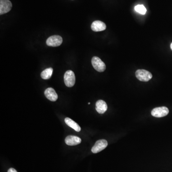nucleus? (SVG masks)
I'll return each mask as SVG.
<instances>
[{
  "label": "nucleus",
  "instance_id": "obj_13",
  "mask_svg": "<svg viewBox=\"0 0 172 172\" xmlns=\"http://www.w3.org/2000/svg\"><path fill=\"white\" fill-rule=\"evenodd\" d=\"M53 71V69L51 68L45 69L42 72L41 74V77L44 79H49L52 76Z\"/></svg>",
  "mask_w": 172,
  "mask_h": 172
},
{
  "label": "nucleus",
  "instance_id": "obj_17",
  "mask_svg": "<svg viewBox=\"0 0 172 172\" xmlns=\"http://www.w3.org/2000/svg\"><path fill=\"white\" fill-rule=\"evenodd\" d=\"M90 103H88V104L90 105Z\"/></svg>",
  "mask_w": 172,
  "mask_h": 172
},
{
  "label": "nucleus",
  "instance_id": "obj_15",
  "mask_svg": "<svg viewBox=\"0 0 172 172\" xmlns=\"http://www.w3.org/2000/svg\"><path fill=\"white\" fill-rule=\"evenodd\" d=\"M8 172H17L15 169H14V168H11L9 169Z\"/></svg>",
  "mask_w": 172,
  "mask_h": 172
},
{
  "label": "nucleus",
  "instance_id": "obj_16",
  "mask_svg": "<svg viewBox=\"0 0 172 172\" xmlns=\"http://www.w3.org/2000/svg\"><path fill=\"white\" fill-rule=\"evenodd\" d=\"M170 48H171V50H172V43L171 44V45H170Z\"/></svg>",
  "mask_w": 172,
  "mask_h": 172
},
{
  "label": "nucleus",
  "instance_id": "obj_10",
  "mask_svg": "<svg viewBox=\"0 0 172 172\" xmlns=\"http://www.w3.org/2000/svg\"><path fill=\"white\" fill-rule=\"evenodd\" d=\"M82 142V140L77 136L69 135L65 139V143L68 145L74 146L79 145Z\"/></svg>",
  "mask_w": 172,
  "mask_h": 172
},
{
  "label": "nucleus",
  "instance_id": "obj_6",
  "mask_svg": "<svg viewBox=\"0 0 172 172\" xmlns=\"http://www.w3.org/2000/svg\"><path fill=\"white\" fill-rule=\"evenodd\" d=\"M107 145H108V142L105 140H100L97 141L91 149V151L94 153H98L105 149L107 147Z\"/></svg>",
  "mask_w": 172,
  "mask_h": 172
},
{
  "label": "nucleus",
  "instance_id": "obj_12",
  "mask_svg": "<svg viewBox=\"0 0 172 172\" xmlns=\"http://www.w3.org/2000/svg\"><path fill=\"white\" fill-rule=\"evenodd\" d=\"M65 124H67L69 126L74 129L76 132H79L81 130V128L78 125V124L76 123L74 120H72V119H71L69 118H66L65 119Z\"/></svg>",
  "mask_w": 172,
  "mask_h": 172
},
{
  "label": "nucleus",
  "instance_id": "obj_9",
  "mask_svg": "<svg viewBox=\"0 0 172 172\" xmlns=\"http://www.w3.org/2000/svg\"><path fill=\"white\" fill-rule=\"evenodd\" d=\"M44 95L49 100L52 102H56L58 98V95L54 89L49 88L45 90Z\"/></svg>",
  "mask_w": 172,
  "mask_h": 172
},
{
  "label": "nucleus",
  "instance_id": "obj_5",
  "mask_svg": "<svg viewBox=\"0 0 172 172\" xmlns=\"http://www.w3.org/2000/svg\"><path fill=\"white\" fill-rule=\"evenodd\" d=\"M169 110L166 107H157L153 109L151 111V114L157 118L163 117L168 115Z\"/></svg>",
  "mask_w": 172,
  "mask_h": 172
},
{
  "label": "nucleus",
  "instance_id": "obj_8",
  "mask_svg": "<svg viewBox=\"0 0 172 172\" xmlns=\"http://www.w3.org/2000/svg\"><path fill=\"white\" fill-rule=\"evenodd\" d=\"M91 28L94 32H100L106 29V25L104 23L100 21H95L92 23Z\"/></svg>",
  "mask_w": 172,
  "mask_h": 172
},
{
  "label": "nucleus",
  "instance_id": "obj_4",
  "mask_svg": "<svg viewBox=\"0 0 172 172\" xmlns=\"http://www.w3.org/2000/svg\"><path fill=\"white\" fill-rule=\"evenodd\" d=\"M62 42L61 36L58 35H54L48 38L47 40V44L49 47H57L61 45Z\"/></svg>",
  "mask_w": 172,
  "mask_h": 172
},
{
  "label": "nucleus",
  "instance_id": "obj_11",
  "mask_svg": "<svg viewBox=\"0 0 172 172\" xmlns=\"http://www.w3.org/2000/svg\"><path fill=\"white\" fill-rule=\"evenodd\" d=\"M108 109L107 104L103 100H99L96 103V110L99 114H103Z\"/></svg>",
  "mask_w": 172,
  "mask_h": 172
},
{
  "label": "nucleus",
  "instance_id": "obj_14",
  "mask_svg": "<svg viewBox=\"0 0 172 172\" xmlns=\"http://www.w3.org/2000/svg\"><path fill=\"white\" fill-rule=\"evenodd\" d=\"M135 10L141 15H145L146 13V9L143 5H137L135 7Z\"/></svg>",
  "mask_w": 172,
  "mask_h": 172
},
{
  "label": "nucleus",
  "instance_id": "obj_3",
  "mask_svg": "<svg viewBox=\"0 0 172 172\" xmlns=\"http://www.w3.org/2000/svg\"><path fill=\"white\" fill-rule=\"evenodd\" d=\"M92 66L95 70L99 72H103L105 70L106 65L99 57H94L91 60Z\"/></svg>",
  "mask_w": 172,
  "mask_h": 172
},
{
  "label": "nucleus",
  "instance_id": "obj_2",
  "mask_svg": "<svg viewBox=\"0 0 172 172\" xmlns=\"http://www.w3.org/2000/svg\"><path fill=\"white\" fill-rule=\"evenodd\" d=\"M64 82L66 86L69 88L73 87L76 82L75 74L72 70H68L65 73Z\"/></svg>",
  "mask_w": 172,
  "mask_h": 172
},
{
  "label": "nucleus",
  "instance_id": "obj_1",
  "mask_svg": "<svg viewBox=\"0 0 172 172\" xmlns=\"http://www.w3.org/2000/svg\"><path fill=\"white\" fill-rule=\"evenodd\" d=\"M136 77L141 82H147L152 78V74L145 69H138L135 72Z\"/></svg>",
  "mask_w": 172,
  "mask_h": 172
},
{
  "label": "nucleus",
  "instance_id": "obj_7",
  "mask_svg": "<svg viewBox=\"0 0 172 172\" xmlns=\"http://www.w3.org/2000/svg\"><path fill=\"white\" fill-rule=\"evenodd\" d=\"M12 8V3L9 0H0V15L8 13Z\"/></svg>",
  "mask_w": 172,
  "mask_h": 172
}]
</instances>
